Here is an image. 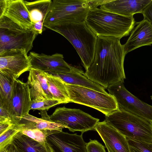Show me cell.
<instances>
[{
    "instance_id": "cb8c5ba5",
    "label": "cell",
    "mask_w": 152,
    "mask_h": 152,
    "mask_svg": "<svg viewBox=\"0 0 152 152\" xmlns=\"http://www.w3.org/2000/svg\"><path fill=\"white\" fill-rule=\"evenodd\" d=\"M30 94L32 98L30 110H37L40 111L48 110L57 105L63 104L61 101L56 99H46L37 94L31 88Z\"/></svg>"
},
{
    "instance_id": "9a60e30c",
    "label": "cell",
    "mask_w": 152,
    "mask_h": 152,
    "mask_svg": "<svg viewBox=\"0 0 152 152\" xmlns=\"http://www.w3.org/2000/svg\"><path fill=\"white\" fill-rule=\"evenodd\" d=\"M4 16L26 30L34 29L23 0H0V16Z\"/></svg>"
},
{
    "instance_id": "9c48e42d",
    "label": "cell",
    "mask_w": 152,
    "mask_h": 152,
    "mask_svg": "<svg viewBox=\"0 0 152 152\" xmlns=\"http://www.w3.org/2000/svg\"><path fill=\"white\" fill-rule=\"evenodd\" d=\"M110 94L115 98L120 110L142 118L152 123V106L139 99L125 88L120 82L107 88Z\"/></svg>"
},
{
    "instance_id": "5bb4252c",
    "label": "cell",
    "mask_w": 152,
    "mask_h": 152,
    "mask_svg": "<svg viewBox=\"0 0 152 152\" xmlns=\"http://www.w3.org/2000/svg\"><path fill=\"white\" fill-rule=\"evenodd\" d=\"M94 130L100 137L108 152H130L126 137L105 120L98 122Z\"/></svg>"
},
{
    "instance_id": "277c9868",
    "label": "cell",
    "mask_w": 152,
    "mask_h": 152,
    "mask_svg": "<svg viewBox=\"0 0 152 152\" xmlns=\"http://www.w3.org/2000/svg\"><path fill=\"white\" fill-rule=\"evenodd\" d=\"M105 120L126 138L152 143V123L142 118L119 110Z\"/></svg>"
},
{
    "instance_id": "1f68e13d",
    "label": "cell",
    "mask_w": 152,
    "mask_h": 152,
    "mask_svg": "<svg viewBox=\"0 0 152 152\" xmlns=\"http://www.w3.org/2000/svg\"><path fill=\"white\" fill-rule=\"evenodd\" d=\"M3 151L5 152H23L18 149L12 142L7 146Z\"/></svg>"
},
{
    "instance_id": "d6986e66",
    "label": "cell",
    "mask_w": 152,
    "mask_h": 152,
    "mask_svg": "<svg viewBox=\"0 0 152 152\" xmlns=\"http://www.w3.org/2000/svg\"><path fill=\"white\" fill-rule=\"evenodd\" d=\"M137 26L132 30L126 43L123 45L126 55L141 47L152 44V25L143 19L136 23Z\"/></svg>"
},
{
    "instance_id": "ffe728a7",
    "label": "cell",
    "mask_w": 152,
    "mask_h": 152,
    "mask_svg": "<svg viewBox=\"0 0 152 152\" xmlns=\"http://www.w3.org/2000/svg\"><path fill=\"white\" fill-rule=\"evenodd\" d=\"M12 142L23 152H54L49 143L44 144L39 142L19 132Z\"/></svg>"
},
{
    "instance_id": "7402d4cb",
    "label": "cell",
    "mask_w": 152,
    "mask_h": 152,
    "mask_svg": "<svg viewBox=\"0 0 152 152\" xmlns=\"http://www.w3.org/2000/svg\"><path fill=\"white\" fill-rule=\"evenodd\" d=\"M51 0H38L29 1L24 0L32 24L43 23L50 9Z\"/></svg>"
},
{
    "instance_id": "52a82bcc",
    "label": "cell",
    "mask_w": 152,
    "mask_h": 152,
    "mask_svg": "<svg viewBox=\"0 0 152 152\" xmlns=\"http://www.w3.org/2000/svg\"><path fill=\"white\" fill-rule=\"evenodd\" d=\"M37 34L26 30L7 17L0 16V53L12 49H23L28 53Z\"/></svg>"
},
{
    "instance_id": "d6a6232c",
    "label": "cell",
    "mask_w": 152,
    "mask_h": 152,
    "mask_svg": "<svg viewBox=\"0 0 152 152\" xmlns=\"http://www.w3.org/2000/svg\"><path fill=\"white\" fill-rule=\"evenodd\" d=\"M34 29L37 34H41L43 31V23L42 22H39L33 24Z\"/></svg>"
},
{
    "instance_id": "ba28073f",
    "label": "cell",
    "mask_w": 152,
    "mask_h": 152,
    "mask_svg": "<svg viewBox=\"0 0 152 152\" xmlns=\"http://www.w3.org/2000/svg\"><path fill=\"white\" fill-rule=\"evenodd\" d=\"M70 102L95 109L105 116L119 110L114 97L88 88L66 84Z\"/></svg>"
},
{
    "instance_id": "44dd1931",
    "label": "cell",
    "mask_w": 152,
    "mask_h": 152,
    "mask_svg": "<svg viewBox=\"0 0 152 152\" xmlns=\"http://www.w3.org/2000/svg\"><path fill=\"white\" fill-rule=\"evenodd\" d=\"M84 73L83 71L71 72L54 75L60 77L66 84L90 88L104 94L107 93L103 87L89 80L83 75Z\"/></svg>"
},
{
    "instance_id": "d4e9b609",
    "label": "cell",
    "mask_w": 152,
    "mask_h": 152,
    "mask_svg": "<svg viewBox=\"0 0 152 152\" xmlns=\"http://www.w3.org/2000/svg\"><path fill=\"white\" fill-rule=\"evenodd\" d=\"M23 134L26 135L39 142L46 144L48 142V137L50 135L59 133L55 131L40 130L37 129H29L19 131Z\"/></svg>"
},
{
    "instance_id": "603a6c76",
    "label": "cell",
    "mask_w": 152,
    "mask_h": 152,
    "mask_svg": "<svg viewBox=\"0 0 152 152\" xmlns=\"http://www.w3.org/2000/svg\"><path fill=\"white\" fill-rule=\"evenodd\" d=\"M14 80L0 73V106L7 111L10 102Z\"/></svg>"
},
{
    "instance_id": "e575fe53",
    "label": "cell",
    "mask_w": 152,
    "mask_h": 152,
    "mask_svg": "<svg viewBox=\"0 0 152 152\" xmlns=\"http://www.w3.org/2000/svg\"><path fill=\"white\" fill-rule=\"evenodd\" d=\"M150 97H151V99L152 100V95Z\"/></svg>"
},
{
    "instance_id": "4fadbf2b",
    "label": "cell",
    "mask_w": 152,
    "mask_h": 152,
    "mask_svg": "<svg viewBox=\"0 0 152 152\" xmlns=\"http://www.w3.org/2000/svg\"><path fill=\"white\" fill-rule=\"evenodd\" d=\"M30 58L32 68L54 75L71 72L83 71L69 65L64 60L63 55L56 53L50 55L30 52Z\"/></svg>"
},
{
    "instance_id": "836d02e7",
    "label": "cell",
    "mask_w": 152,
    "mask_h": 152,
    "mask_svg": "<svg viewBox=\"0 0 152 152\" xmlns=\"http://www.w3.org/2000/svg\"><path fill=\"white\" fill-rule=\"evenodd\" d=\"M13 124L9 123H0V134L11 127Z\"/></svg>"
},
{
    "instance_id": "7a4b0ae2",
    "label": "cell",
    "mask_w": 152,
    "mask_h": 152,
    "mask_svg": "<svg viewBox=\"0 0 152 152\" xmlns=\"http://www.w3.org/2000/svg\"><path fill=\"white\" fill-rule=\"evenodd\" d=\"M45 27L61 34L70 42L86 70L93 59L97 37L85 22L56 23Z\"/></svg>"
},
{
    "instance_id": "3957f363",
    "label": "cell",
    "mask_w": 152,
    "mask_h": 152,
    "mask_svg": "<svg viewBox=\"0 0 152 152\" xmlns=\"http://www.w3.org/2000/svg\"><path fill=\"white\" fill-rule=\"evenodd\" d=\"M85 22L97 37L120 39L129 35L136 25L133 16H124L98 8L90 10Z\"/></svg>"
},
{
    "instance_id": "6da1fadb",
    "label": "cell",
    "mask_w": 152,
    "mask_h": 152,
    "mask_svg": "<svg viewBox=\"0 0 152 152\" xmlns=\"http://www.w3.org/2000/svg\"><path fill=\"white\" fill-rule=\"evenodd\" d=\"M126 55L119 39L98 37L93 59L83 75L105 88L118 82L124 83Z\"/></svg>"
},
{
    "instance_id": "83f0119b",
    "label": "cell",
    "mask_w": 152,
    "mask_h": 152,
    "mask_svg": "<svg viewBox=\"0 0 152 152\" xmlns=\"http://www.w3.org/2000/svg\"><path fill=\"white\" fill-rule=\"evenodd\" d=\"M90 140L86 144L87 152H106L104 147L98 141Z\"/></svg>"
},
{
    "instance_id": "ac0fdd59",
    "label": "cell",
    "mask_w": 152,
    "mask_h": 152,
    "mask_svg": "<svg viewBox=\"0 0 152 152\" xmlns=\"http://www.w3.org/2000/svg\"><path fill=\"white\" fill-rule=\"evenodd\" d=\"M59 136L53 134L47 137L58 150L59 152H87L86 143L82 135L70 134L63 132L58 133Z\"/></svg>"
},
{
    "instance_id": "7c38bea8",
    "label": "cell",
    "mask_w": 152,
    "mask_h": 152,
    "mask_svg": "<svg viewBox=\"0 0 152 152\" xmlns=\"http://www.w3.org/2000/svg\"><path fill=\"white\" fill-rule=\"evenodd\" d=\"M30 88L27 83L17 79L13 83L11 100L7 111L13 124L29 114L31 104Z\"/></svg>"
},
{
    "instance_id": "4dcf8cb0",
    "label": "cell",
    "mask_w": 152,
    "mask_h": 152,
    "mask_svg": "<svg viewBox=\"0 0 152 152\" xmlns=\"http://www.w3.org/2000/svg\"><path fill=\"white\" fill-rule=\"evenodd\" d=\"M107 0H88L87 2L90 10L97 8L98 6L106 2Z\"/></svg>"
},
{
    "instance_id": "484cf974",
    "label": "cell",
    "mask_w": 152,
    "mask_h": 152,
    "mask_svg": "<svg viewBox=\"0 0 152 152\" xmlns=\"http://www.w3.org/2000/svg\"><path fill=\"white\" fill-rule=\"evenodd\" d=\"M126 138L130 152H152V143Z\"/></svg>"
},
{
    "instance_id": "2e32d148",
    "label": "cell",
    "mask_w": 152,
    "mask_h": 152,
    "mask_svg": "<svg viewBox=\"0 0 152 152\" xmlns=\"http://www.w3.org/2000/svg\"><path fill=\"white\" fill-rule=\"evenodd\" d=\"M39 114L41 118H39L29 114L22 118L17 123L13 125L18 131L26 129H37L40 130L55 131L60 133L65 126L52 121L46 110L40 111Z\"/></svg>"
},
{
    "instance_id": "8fae6325",
    "label": "cell",
    "mask_w": 152,
    "mask_h": 152,
    "mask_svg": "<svg viewBox=\"0 0 152 152\" xmlns=\"http://www.w3.org/2000/svg\"><path fill=\"white\" fill-rule=\"evenodd\" d=\"M25 50L12 49L0 53V73L13 80L32 68L30 58Z\"/></svg>"
},
{
    "instance_id": "8992f818",
    "label": "cell",
    "mask_w": 152,
    "mask_h": 152,
    "mask_svg": "<svg viewBox=\"0 0 152 152\" xmlns=\"http://www.w3.org/2000/svg\"><path fill=\"white\" fill-rule=\"evenodd\" d=\"M90 10L87 0H53L43 26L85 21Z\"/></svg>"
},
{
    "instance_id": "5b68a950",
    "label": "cell",
    "mask_w": 152,
    "mask_h": 152,
    "mask_svg": "<svg viewBox=\"0 0 152 152\" xmlns=\"http://www.w3.org/2000/svg\"><path fill=\"white\" fill-rule=\"evenodd\" d=\"M27 83L36 93L46 99L58 100L63 104L70 102L66 83L60 77L31 68Z\"/></svg>"
},
{
    "instance_id": "e0dca14e",
    "label": "cell",
    "mask_w": 152,
    "mask_h": 152,
    "mask_svg": "<svg viewBox=\"0 0 152 152\" xmlns=\"http://www.w3.org/2000/svg\"><path fill=\"white\" fill-rule=\"evenodd\" d=\"M152 0H107L100 6L104 10L124 16L141 13Z\"/></svg>"
},
{
    "instance_id": "f1b7e54d",
    "label": "cell",
    "mask_w": 152,
    "mask_h": 152,
    "mask_svg": "<svg viewBox=\"0 0 152 152\" xmlns=\"http://www.w3.org/2000/svg\"><path fill=\"white\" fill-rule=\"evenodd\" d=\"M0 123H9L13 124L12 120L6 110L0 106Z\"/></svg>"
},
{
    "instance_id": "f546056e",
    "label": "cell",
    "mask_w": 152,
    "mask_h": 152,
    "mask_svg": "<svg viewBox=\"0 0 152 152\" xmlns=\"http://www.w3.org/2000/svg\"><path fill=\"white\" fill-rule=\"evenodd\" d=\"M142 14L144 19L148 21L152 25V1L144 9Z\"/></svg>"
},
{
    "instance_id": "30bf717a",
    "label": "cell",
    "mask_w": 152,
    "mask_h": 152,
    "mask_svg": "<svg viewBox=\"0 0 152 152\" xmlns=\"http://www.w3.org/2000/svg\"><path fill=\"white\" fill-rule=\"evenodd\" d=\"M51 119L65 126L72 132L79 131L83 134L86 131L94 130L99 119L95 118L80 110L65 107L56 108L50 116Z\"/></svg>"
},
{
    "instance_id": "4316f807",
    "label": "cell",
    "mask_w": 152,
    "mask_h": 152,
    "mask_svg": "<svg viewBox=\"0 0 152 152\" xmlns=\"http://www.w3.org/2000/svg\"><path fill=\"white\" fill-rule=\"evenodd\" d=\"M18 132L19 131L12 125L7 131L0 134V152L2 151L7 146L12 142L14 137Z\"/></svg>"
}]
</instances>
